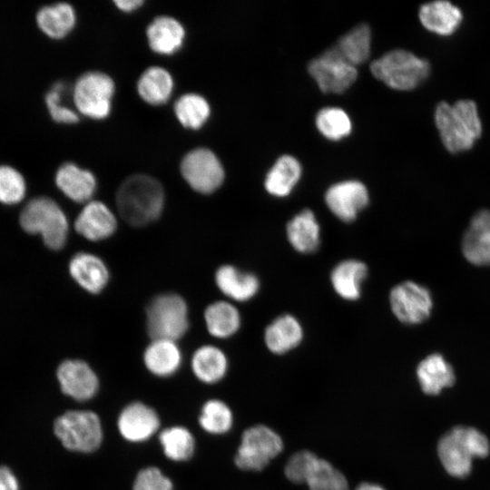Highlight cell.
<instances>
[{
	"label": "cell",
	"instance_id": "5b68a950",
	"mask_svg": "<svg viewBox=\"0 0 490 490\" xmlns=\"http://www.w3.org/2000/svg\"><path fill=\"white\" fill-rule=\"evenodd\" d=\"M488 452L486 437L472 427H455L438 443V455L444 467L456 477L469 474L473 457H485Z\"/></svg>",
	"mask_w": 490,
	"mask_h": 490
},
{
	"label": "cell",
	"instance_id": "4316f807",
	"mask_svg": "<svg viewBox=\"0 0 490 490\" xmlns=\"http://www.w3.org/2000/svg\"><path fill=\"white\" fill-rule=\"evenodd\" d=\"M368 275L367 265L358 260H346L334 267L330 274L335 292L346 300L360 297L361 284Z\"/></svg>",
	"mask_w": 490,
	"mask_h": 490
},
{
	"label": "cell",
	"instance_id": "44dd1931",
	"mask_svg": "<svg viewBox=\"0 0 490 490\" xmlns=\"http://www.w3.org/2000/svg\"><path fill=\"white\" fill-rule=\"evenodd\" d=\"M215 282L225 296L236 301L252 299L260 289V280L255 274L231 265H223L217 270Z\"/></svg>",
	"mask_w": 490,
	"mask_h": 490
},
{
	"label": "cell",
	"instance_id": "1f68e13d",
	"mask_svg": "<svg viewBox=\"0 0 490 490\" xmlns=\"http://www.w3.org/2000/svg\"><path fill=\"white\" fill-rule=\"evenodd\" d=\"M164 456L173 462H185L193 456L196 441L193 434L185 426H172L158 434Z\"/></svg>",
	"mask_w": 490,
	"mask_h": 490
},
{
	"label": "cell",
	"instance_id": "f546056e",
	"mask_svg": "<svg viewBox=\"0 0 490 490\" xmlns=\"http://www.w3.org/2000/svg\"><path fill=\"white\" fill-rule=\"evenodd\" d=\"M301 176V166L299 161L290 156L279 157L265 178V189L273 196H288Z\"/></svg>",
	"mask_w": 490,
	"mask_h": 490
},
{
	"label": "cell",
	"instance_id": "e575fe53",
	"mask_svg": "<svg viewBox=\"0 0 490 490\" xmlns=\"http://www.w3.org/2000/svg\"><path fill=\"white\" fill-rule=\"evenodd\" d=\"M233 422V413L230 406L217 398L205 401L198 417L201 429L213 436H221L230 432Z\"/></svg>",
	"mask_w": 490,
	"mask_h": 490
},
{
	"label": "cell",
	"instance_id": "7402d4cb",
	"mask_svg": "<svg viewBox=\"0 0 490 490\" xmlns=\"http://www.w3.org/2000/svg\"><path fill=\"white\" fill-rule=\"evenodd\" d=\"M303 338V328L292 315L276 318L265 329L264 340L269 350L282 355L298 347Z\"/></svg>",
	"mask_w": 490,
	"mask_h": 490
},
{
	"label": "cell",
	"instance_id": "5bb4252c",
	"mask_svg": "<svg viewBox=\"0 0 490 490\" xmlns=\"http://www.w3.org/2000/svg\"><path fill=\"white\" fill-rule=\"evenodd\" d=\"M61 391L67 397L85 402L93 398L99 390V378L93 369L80 359L63 361L56 370Z\"/></svg>",
	"mask_w": 490,
	"mask_h": 490
},
{
	"label": "cell",
	"instance_id": "30bf717a",
	"mask_svg": "<svg viewBox=\"0 0 490 490\" xmlns=\"http://www.w3.org/2000/svg\"><path fill=\"white\" fill-rule=\"evenodd\" d=\"M181 172L187 183L203 194L216 191L224 180V170L220 160L206 148L189 152L181 161Z\"/></svg>",
	"mask_w": 490,
	"mask_h": 490
},
{
	"label": "cell",
	"instance_id": "8d00e7d4",
	"mask_svg": "<svg viewBox=\"0 0 490 490\" xmlns=\"http://www.w3.org/2000/svg\"><path fill=\"white\" fill-rule=\"evenodd\" d=\"M316 125L326 138L333 141L348 136L352 129L348 115L338 107L321 109L316 116Z\"/></svg>",
	"mask_w": 490,
	"mask_h": 490
},
{
	"label": "cell",
	"instance_id": "d6986e66",
	"mask_svg": "<svg viewBox=\"0 0 490 490\" xmlns=\"http://www.w3.org/2000/svg\"><path fill=\"white\" fill-rule=\"evenodd\" d=\"M69 272L78 285L93 294L101 292L109 279L106 265L92 253L75 254L70 260Z\"/></svg>",
	"mask_w": 490,
	"mask_h": 490
},
{
	"label": "cell",
	"instance_id": "7c38bea8",
	"mask_svg": "<svg viewBox=\"0 0 490 490\" xmlns=\"http://www.w3.org/2000/svg\"><path fill=\"white\" fill-rule=\"evenodd\" d=\"M389 302L393 314L406 324H417L426 320L433 307L428 289L413 281L395 286L390 291Z\"/></svg>",
	"mask_w": 490,
	"mask_h": 490
},
{
	"label": "cell",
	"instance_id": "484cf974",
	"mask_svg": "<svg viewBox=\"0 0 490 490\" xmlns=\"http://www.w3.org/2000/svg\"><path fill=\"white\" fill-rule=\"evenodd\" d=\"M287 237L291 246L300 253L315 251L320 242V227L310 210H303L287 224Z\"/></svg>",
	"mask_w": 490,
	"mask_h": 490
},
{
	"label": "cell",
	"instance_id": "603a6c76",
	"mask_svg": "<svg viewBox=\"0 0 490 490\" xmlns=\"http://www.w3.org/2000/svg\"><path fill=\"white\" fill-rule=\"evenodd\" d=\"M75 22V11L66 2L41 6L35 14L37 27L46 36L53 39L65 37L74 27Z\"/></svg>",
	"mask_w": 490,
	"mask_h": 490
},
{
	"label": "cell",
	"instance_id": "b9f144b4",
	"mask_svg": "<svg viewBox=\"0 0 490 490\" xmlns=\"http://www.w3.org/2000/svg\"><path fill=\"white\" fill-rule=\"evenodd\" d=\"M132 490H173V484L159 467L151 466L137 473Z\"/></svg>",
	"mask_w": 490,
	"mask_h": 490
},
{
	"label": "cell",
	"instance_id": "ba28073f",
	"mask_svg": "<svg viewBox=\"0 0 490 490\" xmlns=\"http://www.w3.org/2000/svg\"><path fill=\"white\" fill-rule=\"evenodd\" d=\"M283 447V440L274 429L265 425L252 426L241 435L234 456L235 466L244 471H261Z\"/></svg>",
	"mask_w": 490,
	"mask_h": 490
},
{
	"label": "cell",
	"instance_id": "d590c367",
	"mask_svg": "<svg viewBox=\"0 0 490 490\" xmlns=\"http://www.w3.org/2000/svg\"><path fill=\"white\" fill-rule=\"evenodd\" d=\"M211 108L201 95L186 93L181 95L174 104V113L178 121L187 128L201 127L210 116Z\"/></svg>",
	"mask_w": 490,
	"mask_h": 490
},
{
	"label": "cell",
	"instance_id": "2e32d148",
	"mask_svg": "<svg viewBox=\"0 0 490 490\" xmlns=\"http://www.w3.org/2000/svg\"><path fill=\"white\" fill-rule=\"evenodd\" d=\"M466 259L477 266L490 265V211L476 212L462 240Z\"/></svg>",
	"mask_w": 490,
	"mask_h": 490
},
{
	"label": "cell",
	"instance_id": "836d02e7",
	"mask_svg": "<svg viewBox=\"0 0 490 490\" xmlns=\"http://www.w3.org/2000/svg\"><path fill=\"white\" fill-rule=\"evenodd\" d=\"M370 45V28L362 24L343 35L334 47L345 60L357 67L369 57Z\"/></svg>",
	"mask_w": 490,
	"mask_h": 490
},
{
	"label": "cell",
	"instance_id": "d4e9b609",
	"mask_svg": "<svg viewBox=\"0 0 490 490\" xmlns=\"http://www.w3.org/2000/svg\"><path fill=\"white\" fill-rule=\"evenodd\" d=\"M143 362L154 376L168 377L180 368L181 353L175 341L154 339L144 351Z\"/></svg>",
	"mask_w": 490,
	"mask_h": 490
},
{
	"label": "cell",
	"instance_id": "f1b7e54d",
	"mask_svg": "<svg viewBox=\"0 0 490 490\" xmlns=\"http://www.w3.org/2000/svg\"><path fill=\"white\" fill-rule=\"evenodd\" d=\"M422 390L428 395H436L455 381L452 367L439 354H432L422 360L416 369Z\"/></svg>",
	"mask_w": 490,
	"mask_h": 490
},
{
	"label": "cell",
	"instance_id": "4fadbf2b",
	"mask_svg": "<svg viewBox=\"0 0 490 490\" xmlns=\"http://www.w3.org/2000/svg\"><path fill=\"white\" fill-rule=\"evenodd\" d=\"M116 425L125 441L138 444L148 441L159 431L161 419L153 407L141 401H133L121 410Z\"/></svg>",
	"mask_w": 490,
	"mask_h": 490
},
{
	"label": "cell",
	"instance_id": "7bdbcfd3",
	"mask_svg": "<svg viewBox=\"0 0 490 490\" xmlns=\"http://www.w3.org/2000/svg\"><path fill=\"white\" fill-rule=\"evenodd\" d=\"M0 490H19V483L10 468L0 466Z\"/></svg>",
	"mask_w": 490,
	"mask_h": 490
},
{
	"label": "cell",
	"instance_id": "83f0119b",
	"mask_svg": "<svg viewBox=\"0 0 490 490\" xmlns=\"http://www.w3.org/2000/svg\"><path fill=\"white\" fill-rule=\"evenodd\" d=\"M191 366L194 376L201 382L215 384L225 377L228 370V359L219 348L206 345L194 352Z\"/></svg>",
	"mask_w": 490,
	"mask_h": 490
},
{
	"label": "cell",
	"instance_id": "3957f363",
	"mask_svg": "<svg viewBox=\"0 0 490 490\" xmlns=\"http://www.w3.org/2000/svg\"><path fill=\"white\" fill-rule=\"evenodd\" d=\"M370 71L388 87L398 91H410L428 78L431 65L426 59L409 51L396 49L373 61Z\"/></svg>",
	"mask_w": 490,
	"mask_h": 490
},
{
	"label": "cell",
	"instance_id": "ffe728a7",
	"mask_svg": "<svg viewBox=\"0 0 490 490\" xmlns=\"http://www.w3.org/2000/svg\"><path fill=\"white\" fill-rule=\"evenodd\" d=\"M54 181L58 189L76 202L89 201L96 190L93 174L73 162L62 164L55 172Z\"/></svg>",
	"mask_w": 490,
	"mask_h": 490
},
{
	"label": "cell",
	"instance_id": "ab89813d",
	"mask_svg": "<svg viewBox=\"0 0 490 490\" xmlns=\"http://www.w3.org/2000/svg\"><path fill=\"white\" fill-rule=\"evenodd\" d=\"M319 458L313 452L308 450L293 454L284 467L287 479L294 484H306Z\"/></svg>",
	"mask_w": 490,
	"mask_h": 490
},
{
	"label": "cell",
	"instance_id": "d6a6232c",
	"mask_svg": "<svg viewBox=\"0 0 490 490\" xmlns=\"http://www.w3.org/2000/svg\"><path fill=\"white\" fill-rule=\"evenodd\" d=\"M204 319L213 337L226 338L235 334L240 326L239 310L227 301H217L207 307Z\"/></svg>",
	"mask_w": 490,
	"mask_h": 490
},
{
	"label": "cell",
	"instance_id": "e0dca14e",
	"mask_svg": "<svg viewBox=\"0 0 490 490\" xmlns=\"http://www.w3.org/2000/svg\"><path fill=\"white\" fill-rule=\"evenodd\" d=\"M117 221L112 211L103 202H88L74 221V229L89 240H102L113 234Z\"/></svg>",
	"mask_w": 490,
	"mask_h": 490
},
{
	"label": "cell",
	"instance_id": "cb8c5ba5",
	"mask_svg": "<svg viewBox=\"0 0 490 490\" xmlns=\"http://www.w3.org/2000/svg\"><path fill=\"white\" fill-rule=\"evenodd\" d=\"M185 31L182 24L173 17H156L147 28V38L151 48L162 54H172L183 44Z\"/></svg>",
	"mask_w": 490,
	"mask_h": 490
},
{
	"label": "cell",
	"instance_id": "7a4b0ae2",
	"mask_svg": "<svg viewBox=\"0 0 490 490\" xmlns=\"http://www.w3.org/2000/svg\"><path fill=\"white\" fill-rule=\"evenodd\" d=\"M162 184L145 174L127 178L116 193V205L122 218L132 226H144L156 220L163 209Z\"/></svg>",
	"mask_w": 490,
	"mask_h": 490
},
{
	"label": "cell",
	"instance_id": "ee69618b",
	"mask_svg": "<svg viewBox=\"0 0 490 490\" xmlns=\"http://www.w3.org/2000/svg\"><path fill=\"white\" fill-rule=\"evenodd\" d=\"M116 6L124 11L131 12L142 5V1L140 0H117L114 1Z\"/></svg>",
	"mask_w": 490,
	"mask_h": 490
},
{
	"label": "cell",
	"instance_id": "f35d334b",
	"mask_svg": "<svg viewBox=\"0 0 490 490\" xmlns=\"http://www.w3.org/2000/svg\"><path fill=\"white\" fill-rule=\"evenodd\" d=\"M306 485L309 490H349L346 476L323 458H319Z\"/></svg>",
	"mask_w": 490,
	"mask_h": 490
},
{
	"label": "cell",
	"instance_id": "4dcf8cb0",
	"mask_svg": "<svg viewBox=\"0 0 490 490\" xmlns=\"http://www.w3.org/2000/svg\"><path fill=\"white\" fill-rule=\"evenodd\" d=\"M173 89V80L170 73L162 67L152 66L141 75L137 83L139 95L150 104L166 103Z\"/></svg>",
	"mask_w": 490,
	"mask_h": 490
},
{
	"label": "cell",
	"instance_id": "6da1fadb",
	"mask_svg": "<svg viewBox=\"0 0 490 490\" xmlns=\"http://www.w3.org/2000/svg\"><path fill=\"white\" fill-rule=\"evenodd\" d=\"M434 121L444 147L453 154L470 150L482 136L477 105L470 99H461L453 104L439 102L435 108Z\"/></svg>",
	"mask_w": 490,
	"mask_h": 490
},
{
	"label": "cell",
	"instance_id": "60d3db41",
	"mask_svg": "<svg viewBox=\"0 0 490 490\" xmlns=\"http://www.w3.org/2000/svg\"><path fill=\"white\" fill-rule=\"evenodd\" d=\"M64 84L55 83L45 93L44 103L51 118L59 123H74L78 114L64 103Z\"/></svg>",
	"mask_w": 490,
	"mask_h": 490
},
{
	"label": "cell",
	"instance_id": "9a60e30c",
	"mask_svg": "<svg viewBox=\"0 0 490 490\" xmlns=\"http://www.w3.org/2000/svg\"><path fill=\"white\" fill-rule=\"evenodd\" d=\"M367 187L358 181H344L330 186L325 194L329 211L339 220L349 222L368 203Z\"/></svg>",
	"mask_w": 490,
	"mask_h": 490
},
{
	"label": "cell",
	"instance_id": "74e56055",
	"mask_svg": "<svg viewBox=\"0 0 490 490\" xmlns=\"http://www.w3.org/2000/svg\"><path fill=\"white\" fill-rule=\"evenodd\" d=\"M27 191L23 173L9 164H0V202L15 205L21 202Z\"/></svg>",
	"mask_w": 490,
	"mask_h": 490
},
{
	"label": "cell",
	"instance_id": "9c48e42d",
	"mask_svg": "<svg viewBox=\"0 0 490 490\" xmlns=\"http://www.w3.org/2000/svg\"><path fill=\"white\" fill-rule=\"evenodd\" d=\"M114 93L113 79L102 72L82 74L73 88L76 110L90 118L103 119L109 115Z\"/></svg>",
	"mask_w": 490,
	"mask_h": 490
},
{
	"label": "cell",
	"instance_id": "8992f818",
	"mask_svg": "<svg viewBox=\"0 0 490 490\" xmlns=\"http://www.w3.org/2000/svg\"><path fill=\"white\" fill-rule=\"evenodd\" d=\"M54 433L64 448L82 454L98 450L103 440L100 416L87 409L68 410L57 416Z\"/></svg>",
	"mask_w": 490,
	"mask_h": 490
},
{
	"label": "cell",
	"instance_id": "52a82bcc",
	"mask_svg": "<svg viewBox=\"0 0 490 490\" xmlns=\"http://www.w3.org/2000/svg\"><path fill=\"white\" fill-rule=\"evenodd\" d=\"M148 333L154 339L175 341L189 328L188 308L177 294L166 293L155 297L146 310Z\"/></svg>",
	"mask_w": 490,
	"mask_h": 490
},
{
	"label": "cell",
	"instance_id": "f6af8a7d",
	"mask_svg": "<svg viewBox=\"0 0 490 490\" xmlns=\"http://www.w3.org/2000/svg\"><path fill=\"white\" fill-rule=\"evenodd\" d=\"M354 490H386L378 484L372 482H363L359 484Z\"/></svg>",
	"mask_w": 490,
	"mask_h": 490
},
{
	"label": "cell",
	"instance_id": "ac0fdd59",
	"mask_svg": "<svg viewBox=\"0 0 490 490\" xmlns=\"http://www.w3.org/2000/svg\"><path fill=\"white\" fill-rule=\"evenodd\" d=\"M418 18L427 31L440 36H450L460 27L463 13L449 1H434L419 7Z\"/></svg>",
	"mask_w": 490,
	"mask_h": 490
},
{
	"label": "cell",
	"instance_id": "8fae6325",
	"mask_svg": "<svg viewBox=\"0 0 490 490\" xmlns=\"http://www.w3.org/2000/svg\"><path fill=\"white\" fill-rule=\"evenodd\" d=\"M309 72L323 93H343L358 77L357 67L345 60L335 47L313 59Z\"/></svg>",
	"mask_w": 490,
	"mask_h": 490
},
{
	"label": "cell",
	"instance_id": "277c9868",
	"mask_svg": "<svg viewBox=\"0 0 490 490\" xmlns=\"http://www.w3.org/2000/svg\"><path fill=\"white\" fill-rule=\"evenodd\" d=\"M19 222L31 234H41L49 249H62L68 237V220L62 208L48 197H36L23 208Z\"/></svg>",
	"mask_w": 490,
	"mask_h": 490
}]
</instances>
